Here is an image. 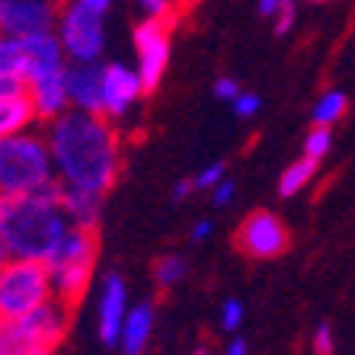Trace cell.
Returning <instances> with one entry per match:
<instances>
[{
  "mask_svg": "<svg viewBox=\"0 0 355 355\" xmlns=\"http://www.w3.org/2000/svg\"><path fill=\"white\" fill-rule=\"evenodd\" d=\"M211 90H215V96H218V99H224V103H234V99H237L240 93H243V90H240V83L234 80V77H227V74L218 77Z\"/></svg>",
  "mask_w": 355,
  "mask_h": 355,
  "instance_id": "obj_29",
  "label": "cell"
},
{
  "mask_svg": "<svg viewBox=\"0 0 355 355\" xmlns=\"http://www.w3.org/2000/svg\"><path fill=\"white\" fill-rule=\"evenodd\" d=\"M311 349H314V355H333L336 352V336H333L330 323H317L314 339H311Z\"/></svg>",
  "mask_w": 355,
  "mask_h": 355,
  "instance_id": "obj_27",
  "label": "cell"
},
{
  "mask_svg": "<svg viewBox=\"0 0 355 355\" xmlns=\"http://www.w3.org/2000/svg\"><path fill=\"white\" fill-rule=\"evenodd\" d=\"M144 93L148 90H144L135 67L122 64V61L103 64V119H109V122L128 119Z\"/></svg>",
  "mask_w": 355,
  "mask_h": 355,
  "instance_id": "obj_11",
  "label": "cell"
},
{
  "mask_svg": "<svg viewBox=\"0 0 355 355\" xmlns=\"http://www.w3.org/2000/svg\"><path fill=\"white\" fill-rule=\"evenodd\" d=\"M211 231H215V224L208 221V218H202V221H196V227L189 231V240L192 243H202V240L211 237Z\"/></svg>",
  "mask_w": 355,
  "mask_h": 355,
  "instance_id": "obj_31",
  "label": "cell"
},
{
  "mask_svg": "<svg viewBox=\"0 0 355 355\" xmlns=\"http://www.w3.org/2000/svg\"><path fill=\"white\" fill-rule=\"evenodd\" d=\"M279 7H282V0H257V13L266 19H272L279 13Z\"/></svg>",
  "mask_w": 355,
  "mask_h": 355,
  "instance_id": "obj_33",
  "label": "cell"
},
{
  "mask_svg": "<svg viewBox=\"0 0 355 355\" xmlns=\"http://www.w3.org/2000/svg\"><path fill=\"white\" fill-rule=\"evenodd\" d=\"M64 3H74V7H83V10H93V13H103L112 7V0H64Z\"/></svg>",
  "mask_w": 355,
  "mask_h": 355,
  "instance_id": "obj_32",
  "label": "cell"
},
{
  "mask_svg": "<svg viewBox=\"0 0 355 355\" xmlns=\"http://www.w3.org/2000/svg\"><path fill=\"white\" fill-rule=\"evenodd\" d=\"M71 71V67H67ZM67 71L61 74H45V77H35V80L26 83L29 90V99L35 106V116L42 122H55L61 119L64 112H71V96H67Z\"/></svg>",
  "mask_w": 355,
  "mask_h": 355,
  "instance_id": "obj_15",
  "label": "cell"
},
{
  "mask_svg": "<svg viewBox=\"0 0 355 355\" xmlns=\"http://www.w3.org/2000/svg\"><path fill=\"white\" fill-rule=\"evenodd\" d=\"M67 96H71L74 112L103 116V64H71Z\"/></svg>",
  "mask_w": 355,
  "mask_h": 355,
  "instance_id": "obj_14",
  "label": "cell"
},
{
  "mask_svg": "<svg viewBox=\"0 0 355 355\" xmlns=\"http://www.w3.org/2000/svg\"><path fill=\"white\" fill-rule=\"evenodd\" d=\"M330 150H333V128L311 125V132L304 135V154L301 157H311L320 164L323 157H330Z\"/></svg>",
  "mask_w": 355,
  "mask_h": 355,
  "instance_id": "obj_22",
  "label": "cell"
},
{
  "mask_svg": "<svg viewBox=\"0 0 355 355\" xmlns=\"http://www.w3.org/2000/svg\"><path fill=\"white\" fill-rule=\"evenodd\" d=\"M96 250H99L96 231L71 227L64 243H61V247L55 250V257L45 263L51 272V285H55V301H61L67 311L90 291Z\"/></svg>",
  "mask_w": 355,
  "mask_h": 355,
  "instance_id": "obj_4",
  "label": "cell"
},
{
  "mask_svg": "<svg viewBox=\"0 0 355 355\" xmlns=\"http://www.w3.org/2000/svg\"><path fill=\"white\" fill-rule=\"evenodd\" d=\"M61 49H64L71 64H103V51H106V19L103 13L64 3L55 26Z\"/></svg>",
  "mask_w": 355,
  "mask_h": 355,
  "instance_id": "obj_7",
  "label": "cell"
},
{
  "mask_svg": "<svg viewBox=\"0 0 355 355\" xmlns=\"http://www.w3.org/2000/svg\"><path fill=\"white\" fill-rule=\"evenodd\" d=\"M349 112V96L343 90H323L311 106V122L323 125V128H333L336 122H343Z\"/></svg>",
  "mask_w": 355,
  "mask_h": 355,
  "instance_id": "obj_20",
  "label": "cell"
},
{
  "mask_svg": "<svg viewBox=\"0 0 355 355\" xmlns=\"http://www.w3.org/2000/svg\"><path fill=\"white\" fill-rule=\"evenodd\" d=\"M144 13V19H157V23H170L176 13V0H135Z\"/></svg>",
  "mask_w": 355,
  "mask_h": 355,
  "instance_id": "obj_25",
  "label": "cell"
},
{
  "mask_svg": "<svg viewBox=\"0 0 355 355\" xmlns=\"http://www.w3.org/2000/svg\"><path fill=\"white\" fill-rule=\"evenodd\" d=\"M55 301V285L45 263L10 259L0 269V320H19Z\"/></svg>",
  "mask_w": 355,
  "mask_h": 355,
  "instance_id": "obj_5",
  "label": "cell"
},
{
  "mask_svg": "<svg viewBox=\"0 0 355 355\" xmlns=\"http://www.w3.org/2000/svg\"><path fill=\"white\" fill-rule=\"evenodd\" d=\"M192 192H196V182H192V180H180V182L173 186V198H176V202H182V198H189Z\"/></svg>",
  "mask_w": 355,
  "mask_h": 355,
  "instance_id": "obj_35",
  "label": "cell"
},
{
  "mask_svg": "<svg viewBox=\"0 0 355 355\" xmlns=\"http://www.w3.org/2000/svg\"><path fill=\"white\" fill-rule=\"evenodd\" d=\"M128 311H132L128 282L119 272H109L103 279V285H99V297H96V333L103 346H119Z\"/></svg>",
  "mask_w": 355,
  "mask_h": 355,
  "instance_id": "obj_12",
  "label": "cell"
},
{
  "mask_svg": "<svg viewBox=\"0 0 355 355\" xmlns=\"http://www.w3.org/2000/svg\"><path fill=\"white\" fill-rule=\"evenodd\" d=\"M180 3H186V7H198L202 0H180Z\"/></svg>",
  "mask_w": 355,
  "mask_h": 355,
  "instance_id": "obj_37",
  "label": "cell"
},
{
  "mask_svg": "<svg viewBox=\"0 0 355 355\" xmlns=\"http://www.w3.org/2000/svg\"><path fill=\"white\" fill-rule=\"evenodd\" d=\"M275 35H288L297 23V0H282L279 13H275Z\"/></svg>",
  "mask_w": 355,
  "mask_h": 355,
  "instance_id": "obj_26",
  "label": "cell"
},
{
  "mask_svg": "<svg viewBox=\"0 0 355 355\" xmlns=\"http://www.w3.org/2000/svg\"><path fill=\"white\" fill-rule=\"evenodd\" d=\"M288 227L272 211H250L237 227V247L247 259H279L288 250Z\"/></svg>",
  "mask_w": 355,
  "mask_h": 355,
  "instance_id": "obj_9",
  "label": "cell"
},
{
  "mask_svg": "<svg viewBox=\"0 0 355 355\" xmlns=\"http://www.w3.org/2000/svg\"><path fill=\"white\" fill-rule=\"evenodd\" d=\"M0 3H3V0H0Z\"/></svg>",
  "mask_w": 355,
  "mask_h": 355,
  "instance_id": "obj_42",
  "label": "cell"
},
{
  "mask_svg": "<svg viewBox=\"0 0 355 355\" xmlns=\"http://www.w3.org/2000/svg\"><path fill=\"white\" fill-rule=\"evenodd\" d=\"M154 327H157V307L150 304V301L132 304L116 349L122 355H144V349H148L150 339H154Z\"/></svg>",
  "mask_w": 355,
  "mask_h": 355,
  "instance_id": "obj_17",
  "label": "cell"
},
{
  "mask_svg": "<svg viewBox=\"0 0 355 355\" xmlns=\"http://www.w3.org/2000/svg\"><path fill=\"white\" fill-rule=\"evenodd\" d=\"M234 192H237V186H234V180L227 176V180L218 182L215 189H211V205H218V208L231 205V202H234Z\"/></svg>",
  "mask_w": 355,
  "mask_h": 355,
  "instance_id": "obj_30",
  "label": "cell"
},
{
  "mask_svg": "<svg viewBox=\"0 0 355 355\" xmlns=\"http://www.w3.org/2000/svg\"><path fill=\"white\" fill-rule=\"evenodd\" d=\"M186 272H189V263L182 257H176V253H166V257H160L157 263H154V282H157L160 288H176L182 279H186Z\"/></svg>",
  "mask_w": 355,
  "mask_h": 355,
  "instance_id": "obj_21",
  "label": "cell"
},
{
  "mask_svg": "<svg viewBox=\"0 0 355 355\" xmlns=\"http://www.w3.org/2000/svg\"><path fill=\"white\" fill-rule=\"evenodd\" d=\"M67 333V307L61 301L39 307L19 320H0V355L55 352Z\"/></svg>",
  "mask_w": 355,
  "mask_h": 355,
  "instance_id": "obj_6",
  "label": "cell"
},
{
  "mask_svg": "<svg viewBox=\"0 0 355 355\" xmlns=\"http://www.w3.org/2000/svg\"><path fill=\"white\" fill-rule=\"evenodd\" d=\"M192 355H208V352H205V349H198V352H192Z\"/></svg>",
  "mask_w": 355,
  "mask_h": 355,
  "instance_id": "obj_39",
  "label": "cell"
},
{
  "mask_svg": "<svg viewBox=\"0 0 355 355\" xmlns=\"http://www.w3.org/2000/svg\"><path fill=\"white\" fill-rule=\"evenodd\" d=\"M0 45H3V39H0Z\"/></svg>",
  "mask_w": 355,
  "mask_h": 355,
  "instance_id": "obj_41",
  "label": "cell"
},
{
  "mask_svg": "<svg viewBox=\"0 0 355 355\" xmlns=\"http://www.w3.org/2000/svg\"><path fill=\"white\" fill-rule=\"evenodd\" d=\"M243 317H247V311H243V301H237V297H227L221 304V330L231 333V336H237V330L243 327Z\"/></svg>",
  "mask_w": 355,
  "mask_h": 355,
  "instance_id": "obj_24",
  "label": "cell"
},
{
  "mask_svg": "<svg viewBox=\"0 0 355 355\" xmlns=\"http://www.w3.org/2000/svg\"><path fill=\"white\" fill-rule=\"evenodd\" d=\"M247 339L243 336H231L227 339V346H224V355H247Z\"/></svg>",
  "mask_w": 355,
  "mask_h": 355,
  "instance_id": "obj_34",
  "label": "cell"
},
{
  "mask_svg": "<svg viewBox=\"0 0 355 355\" xmlns=\"http://www.w3.org/2000/svg\"><path fill=\"white\" fill-rule=\"evenodd\" d=\"M224 180H227V164H224V160H211V164H205L192 176L196 189H202V192H211L218 182H224Z\"/></svg>",
  "mask_w": 355,
  "mask_h": 355,
  "instance_id": "obj_23",
  "label": "cell"
},
{
  "mask_svg": "<svg viewBox=\"0 0 355 355\" xmlns=\"http://www.w3.org/2000/svg\"><path fill=\"white\" fill-rule=\"evenodd\" d=\"M61 189L49 141L39 132H23L0 141V198L45 196Z\"/></svg>",
  "mask_w": 355,
  "mask_h": 355,
  "instance_id": "obj_3",
  "label": "cell"
},
{
  "mask_svg": "<svg viewBox=\"0 0 355 355\" xmlns=\"http://www.w3.org/2000/svg\"><path fill=\"white\" fill-rule=\"evenodd\" d=\"M35 122L39 116H35L26 83L13 80V77H0V141L29 132Z\"/></svg>",
  "mask_w": 355,
  "mask_h": 355,
  "instance_id": "obj_13",
  "label": "cell"
},
{
  "mask_svg": "<svg viewBox=\"0 0 355 355\" xmlns=\"http://www.w3.org/2000/svg\"><path fill=\"white\" fill-rule=\"evenodd\" d=\"M307 3H330V0H307Z\"/></svg>",
  "mask_w": 355,
  "mask_h": 355,
  "instance_id": "obj_38",
  "label": "cell"
},
{
  "mask_svg": "<svg viewBox=\"0 0 355 355\" xmlns=\"http://www.w3.org/2000/svg\"><path fill=\"white\" fill-rule=\"evenodd\" d=\"M35 355H51V352H35Z\"/></svg>",
  "mask_w": 355,
  "mask_h": 355,
  "instance_id": "obj_40",
  "label": "cell"
},
{
  "mask_svg": "<svg viewBox=\"0 0 355 355\" xmlns=\"http://www.w3.org/2000/svg\"><path fill=\"white\" fill-rule=\"evenodd\" d=\"M45 141H49L61 189L106 198V192L116 186L122 173V148L109 119L83 116L71 109L61 119L49 122Z\"/></svg>",
  "mask_w": 355,
  "mask_h": 355,
  "instance_id": "obj_1",
  "label": "cell"
},
{
  "mask_svg": "<svg viewBox=\"0 0 355 355\" xmlns=\"http://www.w3.org/2000/svg\"><path fill=\"white\" fill-rule=\"evenodd\" d=\"M71 218L61 205V189L45 196L0 198V234L13 259L49 263L71 234Z\"/></svg>",
  "mask_w": 355,
  "mask_h": 355,
  "instance_id": "obj_2",
  "label": "cell"
},
{
  "mask_svg": "<svg viewBox=\"0 0 355 355\" xmlns=\"http://www.w3.org/2000/svg\"><path fill=\"white\" fill-rule=\"evenodd\" d=\"M61 205H64L74 227L96 231L99 218H103V198L87 196V192H74V189H61Z\"/></svg>",
  "mask_w": 355,
  "mask_h": 355,
  "instance_id": "obj_18",
  "label": "cell"
},
{
  "mask_svg": "<svg viewBox=\"0 0 355 355\" xmlns=\"http://www.w3.org/2000/svg\"><path fill=\"white\" fill-rule=\"evenodd\" d=\"M132 45H135V71H138L144 90L154 93L160 87V80H164L166 67H170V23H157V19L138 23Z\"/></svg>",
  "mask_w": 355,
  "mask_h": 355,
  "instance_id": "obj_8",
  "label": "cell"
},
{
  "mask_svg": "<svg viewBox=\"0 0 355 355\" xmlns=\"http://www.w3.org/2000/svg\"><path fill=\"white\" fill-rule=\"evenodd\" d=\"M23 51H26V83L45 74H61L71 67L64 49H61L58 35H35V39H23Z\"/></svg>",
  "mask_w": 355,
  "mask_h": 355,
  "instance_id": "obj_16",
  "label": "cell"
},
{
  "mask_svg": "<svg viewBox=\"0 0 355 355\" xmlns=\"http://www.w3.org/2000/svg\"><path fill=\"white\" fill-rule=\"evenodd\" d=\"M10 259H13L10 257V247H7V240H3V234H0V269H3Z\"/></svg>",
  "mask_w": 355,
  "mask_h": 355,
  "instance_id": "obj_36",
  "label": "cell"
},
{
  "mask_svg": "<svg viewBox=\"0 0 355 355\" xmlns=\"http://www.w3.org/2000/svg\"><path fill=\"white\" fill-rule=\"evenodd\" d=\"M61 10L51 0H3L0 3V35L3 39H35L51 35Z\"/></svg>",
  "mask_w": 355,
  "mask_h": 355,
  "instance_id": "obj_10",
  "label": "cell"
},
{
  "mask_svg": "<svg viewBox=\"0 0 355 355\" xmlns=\"http://www.w3.org/2000/svg\"><path fill=\"white\" fill-rule=\"evenodd\" d=\"M259 106H263V99H259L257 93H247V90L231 103V109H234V116L237 119H253L259 112Z\"/></svg>",
  "mask_w": 355,
  "mask_h": 355,
  "instance_id": "obj_28",
  "label": "cell"
},
{
  "mask_svg": "<svg viewBox=\"0 0 355 355\" xmlns=\"http://www.w3.org/2000/svg\"><path fill=\"white\" fill-rule=\"evenodd\" d=\"M317 160H311V157H297V160H291L285 170H282V176H279V196L282 198H295V196H301V192L311 186V180L317 176Z\"/></svg>",
  "mask_w": 355,
  "mask_h": 355,
  "instance_id": "obj_19",
  "label": "cell"
}]
</instances>
